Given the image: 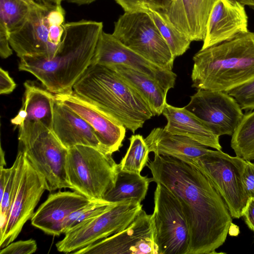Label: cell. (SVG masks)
I'll return each instance as SVG.
<instances>
[{
    "instance_id": "cell-3",
    "label": "cell",
    "mask_w": 254,
    "mask_h": 254,
    "mask_svg": "<svg viewBox=\"0 0 254 254\" xmlns=\"http://www.w3.org/2000/svg\"><path fill=\"white\" fill-rule=\"evenodd\" d=\"M72 92L133 133L154 116L141 95L109 66L90 64Z\"/></svg>"
},
{
    "instance_id": "cell-40",
    "label": "cell",
    "mask_w": 254,
    "mask_h": 254,
    "mask_svg": "<svg viewBox=\"0 0 254 254\" xmlns=\"http://www.w3.org/2000/svg\"><path fill=\"white\" fill-rule=\"evenodd\" d=\"M66 1L74 3L78 5H86L91 4L97 0H64Z\"/></svg>"
},
{
    "instance_id": "cell-28",
    "label": "cell",
    "mask_w": 254,
    "mask_h": 254,
    "mask_svg": "<svg viewBox=\"0 0 254 254\" xmlns=\"http://www.w3.org/2000/svg\"><path fill=\"white\" fill-rule=\"evenodd\" d=\"M127 153L119 164L120 170L140 174L149 162L148 147L141 135H132Z\"/></svg>"
},
{
    "instance_id": "cell-4",
    "label": "cell",
    "mask_w": 254,
    "mask_h": 254,
    "mask_svg": "<svg viewBox=\"0 0 254 254\" xmlns=\"http://www.w3.org/2000/svg\"><path fill=\"white\" fill-rule=\"evenodd\" d=\"M193 61L192 87L227 92L254 79V32L200 49Z\"/></svg>"
},
{
    "instance_id": "cell-10",
    "label": "cell",
    "mask_w": 254,
    "mask_h": 254,
    "mask_svg": "<svg viewBox=\"0 0 254 254\" xmlns=\"http://www.w3.org/2000/svg\"><path fill=\"white\" fill-rule=\"evenodd\" d=\"M153 214L158 254H188L190 231L178 198L166 187L156 184Z\"/></svg>"
},
{
    "instance_id": "cell-41",
    "label": "cell",
    "mask_w": 254,
    "mask_h": 254,
    "mask_svg": "<svg viewBox=\"0 0 254 254\" xmlns=\"http://www.w3.org/2000/svg\"><path fill=\"white\" fill-rule=\"evenodd\" d=\"M64 0H39L40 3L45 4H61L62 2Z\"/></svg>"
},
{
    "instance_id": "cell-13",
    "label": "cell",
    "mask_w": 254,
    "mask_h": 254,
    "mask_svg": "<svg viewBox=\"0 0 254 254\" xmlns=\"http://www.w3.org/2000/svg\"><path fill=\"white\" fill-rule=\"evenodd\" d=\"M72 253L158 254L153 214H148L142 209L124 230Z\"/></svg>"
},
{
    "instance_id": "cell-22",
    "label": "cell",
    "mask_w": 254,
    "mask_h": 254,
    "mask_svg": "<svg viewBox=\"0 0 254 254\" xmlns=\"http://www.w3.org/2000/svg\"><path fill=\"white\" fill-rule=\"evenodd\" d=\"M150 152L190 162L210 149L188 137L171 134L164 128L156 127L144 138Z\"/></svg>"
},
{
    "instance_id": "cell-42",
    "label": "cell",
    "mask_w": 254,
    "mask_h": 254,
    "mask_svg": "<svg viewBox=\"0 0 254 254\" xmlns=\"http://www.w3.org/2000/svg\"><path fill=\"white\" fill-rule=\"evenodd\" d=\"M244 5H248L254 8V0H237Z\"/></svg>"
},
{
    "instance_id": "cell-38",
    "label": "cell",
    "mask_w": 254,
    "mask_h": 254,
    "mask_svg": "<svg viewBox=\"0 0 254 254\" xmlns=\"http://www.w3.org/2000/svg\"><path fill=\"white\" fill-rule=\"evenodd\" d=\"M243 217L249 229L254 232V197L249 198Z\"/></svg>"
},
{
    "instance_id": "cell-32",
    "label": "cell",
    "mask_w": 254,
    "mask_h": 254,
    "mask_svg": "<svg viewBox=\"0 0 254 254\" xmlns=\"http://www.w3.org/2000/svg\"><path fill=\"white\" fill-rule=\"evenodd\" d=\"M238 102L242 110H254V79L227 92Z\"/></svg>"
},
{
    "instance_id": "cell-18",
    "label": "cell",
    "mask_w": 254,
    "mask_h": 254,
    "mask_svg": "<svg viewBox=\"0 0 254 254\" xmlns=\"http://www.w3.org/2000/svg\"><path fill=\"white\" fill-rule=\"evenodd\" d=\"M92 200L75 190L51 193L34 212L31 224L47 234L60 236L66 218Z\"/></svg>"
},
{
    "instance_id": "cell-29",
    "label": "cell",
    "mask_w": 254,
    "mask_h": 254,
    "mask_svg": "<svg viewBox=\"0 0 254 254\" xmlns=\"http://www.w3.org/2000/svg\"><path fill=\"white\" fill-rule=\"evenodd\" d=\"M24 156L23 152L19 149L15 160L12 166L8 168L3 192L0 197V235L2 234L7 222L11 201L15 194L21 173Z\"/></svg>"
},
{
    "instance_id": "cell-27",
    "label": "cell",
    "mask_w": 254,
    "mask_h": 254,
    "mask_svg": "<svg viewBox=\"0 0 254 254\" xmlns=\"http://www.w3.org/2000/svg\"><path fill=\"white\" fill-rule=\"evenodd\" d=\"M231 146L237 156L245 160H254V110L244 114L232 135Z\"/></svg>"
},
{
    "instance_id": "cell-1",
    "label": "cell",
    "mask_w": 254,
    "mask_h": 254,
    "mask_svg": "<svg viewBox=\"0 0 254 254\" xmlns=\"http://www.w3.org/2000/svg\"><path fill=\"white\" fill-rule=\"evenodd\" d=\"M152 181L179 200L190 231L188 254H211L225 242L232 224L226 204L207 176L194 164L154 155L147 165Z\"/></svg>"
},
{
    "instance_id": "cell-21",
    "label": "cell",
    "mask_w": 254,
    "mask_h": 254,
    "mask_svg": "<svg viewBox=\"0 0 254 254\" xmlns=\"http://www.w3.org/2000/svg\"><path fill=\"white\" fill-rule=\"evenodd\" d=\"M162 114L167 121L164 128L167 132L188 137L206 147L221 150L219 136L185 107H176L167 103Z\"/></svg>"
},
{
    "instance_id": "cell-36",
    "label": "cell",
    "mask_w": 254,
    "mask_h": 254,
    "mask_svg": "<svg viewBox=\"0 0 254 254\" xmlns=\"http://www.w3.org/2000/svg\"><path fill=\"white\" fill-rule=\"evenodd\" d=\"M16 87V83L10 76L8 72L0 69V94H8L11 93Z\"/></svg>"
},
{
    "instance_id": "cell-19",
    "label": "cell",
    "mask_w": 254,
    "mask_h": 254,
    "mask_svg": "<svg viewBox=\"0 0 254 254\" xmlns=\"http://www.w3.org/2000/svg\"><path fill=\"white\" fill-rule=\"evenodd\" d=\"M52 129L67 149L77 145H86L110 154L102 145L93 128L77 113L57 100L54 107Z\"/></svg>"
},
{
    "instance_id": "cell-24",
    "label": "cell",
    "mask_w": 254,
    "mask_h": 254,
    "mask_svg": "<svg viewBox=\"0 0 254 254\" xmlns=\"http://www.w3.org/2000/svg\"><path fill=\"white\" fill-rule=\"evenodd\" d=\"M112 67L144 99L154 116L162 114L166 102L167 92L155 80L137 70L123 64Z\"/></svg>"
},
{
    "instance_id": "cell-20",
    "label": "cell",
    "mask_w": 254,
    "mask_h": 254,
    "mask_svg": "<svg viewBox=\"0 0 254 254\" xmlns=\"http://www.w3.org/2000/svg\"><path fill=\"white\" fill-rule=\"evenodd\" d=\"M217 0H174L163 11L172 23L192 41H203L207 21Z\"/></svg>"
},
{
    "instance_id": "cell-25",
    "label": "cell",
    "mask_w": 254,
    "mask_h": 254,
    "mask_svg": "<svg viewBox=\"0 0 254 254\" xmlns=\"http://www.w3.org/2000/svg\"><path fill=\"white\" fill-rule=\"evenodd\" d=\"M151 178L140 174L119 170L115 186L104 196L103 200L118 203L128 200L141 202L147 194Z\"/></svg>"
},
{
    "instance_id": "cell-35",
    "label": "cell",
    "mask_w": 254,
    "mask_h": 254,
    "mask_svg": "<svg viewBox=\"0 0 254 254\" xmlns=\"http://www.w3.org/2000/svg\"><path fill=\"white\" fill-rule=\"evenodd\" d=\"M125 11H146V0H114Z\"/></svg>"
},
{
    "instance_id": "cell-43",
    "label": "cell",
    "mask_w": 254,
    "mask_h": 254,
    "mask_svg": "<svg viewBox=\"0 0 254 254\" xmlns=\"http://www.w3.org/2000/svg\"><path fill=\"white\" fill-rule=\"evenodd\" d=\"M26 3H27L30 6H37L39 5L41 3L39 0H21Z\"/></svg>"
},
{
    "instance_id": "cell-17",
    "label": "cell",
    "mask_w": 254,
    "mask_h": 254,
    "mask_svg": "<svg viewBox=\"0 0 254 254\" xmlns=\"http://www.w3.org/2000/svg\"><path fill=\"white\" fill-rule=\"evenodd\" d=\"M56 100L82 118L94 129L102 145L110 154L119 151L126 136L124 126L76 96L73 92L55 94Z\"/></svg>"
},
{
    "instance_id": "cell-6",
    "label": "cell",
    "mask_w": 254,
    "mask_h": 254,
    "mask_svg": "<svg viewBox=\"0 0 254 254\" xmlns=\"http://www.w3.org/2000/svg\"><path fill=\"white\" fill-rule=\"evenodd\" d=\"M119 170V165L111 154L86 145H77L68 149V181L73 190L90 199L103 200L115 186Z\"/></svg>"
},
{
    "instance_id": "cell-33",
    "label": "cell",
    "mask_w": 254,
    "mask_h": 254,
    "mask_svg": "<svg viewBox=\"0 0 254 254\" xmlns=\"http://www.w3.org/2000/svg\"><path fill=\"white\" fill-rule=\"evenodd\" d=\"M37 249L36 241L32 239L12 242L1 249L0 254H31Z\"/></svg>"
},
{
    "instance_id": "cell-5",
    "label": "cell",
    "mask_w": 254,
    "mask_h": 254,
    "mask_svg": "<svg viewBox=\"0 0 254 254\" xmlns=\"http://www.w3.org/2000/svg\"><path fill=\"white\" fill-rule=\"evenodd\" d=\"M20 148L44 179L47 190L63 188L72 190L66 174L68 149L42 122H24L19 127Z\"/></svg>"
},
{
    "instance_id": "cell-8",
    "label": "cell",
    "mask_w": 254,
    "mask_h": 254,
    "mask_svg": "<svg viewBox=\"0 0 254 254\" xmlns=\"http://www.w3.org/2000/svg\"><path fill=\"white\" fill-rule=\"evenodd\" d=\"M190 162L209 179L225 201L232 217H242L249 199L242 180L246 160L221 150L210 149Z\"/></svg>"
},
{
    "instance_id": "cell-9",
    "label": "cell",
    "mask_w": 254,
    "mask_h": 254,
    "mask_svg": "<svg viewBox=\"0 0 254 254\" xmlns=\"http://www.w3.org/2000/svg\"><path fill=\"white\" fill-rule=\"evenodd\" d=\"M142 209L141 202L128 200L116 203L99 215L66 233L56 244L60 252L69 253L118 233L128 227Z\"/></svg>"
},
{
    "instance_id": "cell-7",
    "label": "cell",
    "mask_w": 254,
    "mask_h": 254,
    "mask_svg": "<svg viewBox=\"0 0 254 254\" xmlns=\"http://www.w3.org/2000/svg\"><path fill=\"white\" fill-rule=\"evenodd\" d=\"M112 34L147 60L172 70L175 58L146 11H125L115 22Z\"/></svg>"
},
{
    "instance_id": "cell-30",
    "label": "cell",
    "mask_w": 254,
    "mask_h": 254,
    "mask_svg": "<svg viewBox=\"0 0 254 254\" xmlns=\"http://www.w3.org/2000/svg\"><path fill=\"white\" fill-rule=\"evenodd\" d=\"M30 7L21 0H0V26L10 33L23 22Z\"/></svg>"
},
{
    "instance_id": "cell-11",
    "label": "cell",
    "mask_w": 254,
    "mask_h": 254,
    "mask_svg": "<svg viewBox=\"0 0 254 254\" xmlns=\"http://www.w3.org/2000/svg\"><path fill=\"white\" fill-rule=\"evenodd\" d=\"M45 190H47V188L44 179L31 164L24 153L21 173L6 224L2 234L0 235L1 249L13 242L25 223L31 219L34 209Z\"/></svg>"
},
{
    "instance_id": "cell-2",
    "label": "cell",
    "mask_w": 254,
    "mask_h": 254,
    "mask_svg": "<svg viewBox=\"0 0 254 254\" xmlns=\"http://www.w3.org/2000/svg\"><path fill=\"white\" fill-rule=\"evenodd\" d=\"M103 29L102 22L82 19L65 23L60 47L54 58H21L19 70L33 74L54 94L71 93L91 64Z\"/></svg>"
},
{
    "instance_id": "cell-31",
    "label": "cell",
    "mask_w": 254,
    "mask_h": 254,
    "mask_svg": "<svg viewBox=\"0 0 254 254\" xmlns=\"http://www.w3.org/2000/svg\"><path fill=\"white\" fill-rule=\"evenodd\" d=\"M115 203L103 200H92L71 213L66 218L63 225V233L65 234L80 224L99 215L109 209Z\"/></svg>"
},
{
    "instance_id": "cell-16",
    "label": "cell",
    "mask_w": 254,
    "mask_h": 254,
    "mask_svg": "<svg viewBox=\"0 0 254 254\" xmlns=\"http://www.w3.org/2000/svg\"><path fill=\"white\" fill-rule=\"evenodd\" d=\"M245 5L237 0H217L210 14L201 49L231 40L249 31Z\"/></svg>"
},
{
    "instance_id": "cell-12",
    "label": "cell",
    "mask_w": 254,
    "mask_h": 254,
    "mask_svg": "<svg viewBox=\"0 0 254 254\" xmlns=\"http://www.w3.org/2000/svg\"><path fill=\"white\" fill-rule=\"evenodd\" d=\"M184 107L219 137L232 136L244 115L237 101L227 92L220 91L198 89Z\"/></svg>"
},
{
    "instance_id": "cell-14",
    "label": "cell",
    "mask_w": 254,
    "mask_h": 254,
    "mask_svg": "<svg viewBox=\"0 0 254 254\" xmlns=\"http://www.w3.org/2000/svg\"><path fill=\"white\" fill-rule=\"evenodd\" d=\"M54 5L41 3L31 6L23 22L9 33L10 46L19 58L28 57L50 60L58 52L60 48L53 45L49 38L51 25L48 15Z\"/></svg>"
},
{
    "instance_id": "cell-39",
    "label": "cell",
    "mask_w": 254,
    "mask_h": 254,
    "mask_svg": "<svg viewBox=\"0 0 254 254\" xmlns=\"http://www.w3.org/2000/svg\"><path fill=\"white\" fill-rule=\"evenodd\" d=\"M148 8L165 11L174 0H146Z\"/></svg>"
},
{
    "instance_id": "cell-34",
    "label": "cell",
    "mask_w": 254,
    "mask_h": 254,
    "mask_svg": "<svg viewBox=\"0 0 254 254\" xmlns=\"http://www.w3.org/2000/svg\"><path fill=\"white\" fill-rule=\"evenodd\" d=\"M242 180L248 197H254V163L251 161L246 160Z\"/></svg>"
},
{
    "instance_id": "cell-15",
    "label": "cell",
    "mask_w": 254,
    "mask_h": 254,
    "mask_svg": "<svg viewBox=\"0 0 254 254\" xmlns=\"http://www.w3.org/2000/svg\"><path fill=\"white\" fill-rule=\"evenodd\" d=\"M107 66L123 64L154 79L167 91L174 87L177 75L164 69L129 49L112 34H101L91 64Z\"/></svg>"
},
{
    "instance_id": "cell-23",
    "label": "cell",
    "mask_w": 254,
    "mask_h": 254,
    "mask_svg": "<svg viewBox=\"0 0 254 254\" xmlns=\"http://www.w3.org/2000/svg\"><path fill=\"white\" fill-rule=\"evenodd\" d=\"M24 86L21 108L11 123L16 127L24 122H40L52 129L55 95L32 81H25Z\"/></svg>"
},
{
    "instance_id": "cell-37",
    "label": "cell",
    "mask_w": 254,
    "mask_h": 254,
    "mask_svg": "<svg viewBox=\"0 0 254 254\" xmlns=\"http://www.w3.org/2000/svg\"><path fill=\"white\" fill-rule=\"evenodd\" d=\"M8 31L0 26V56L1 58L6 59L12 54V49L9 42Z\"/></svg>"
},
{
    "instance_id": "cell-44",
    "label": "cell",
    "mask_w": 254,
    "mask_h": 254,
    "mask_svg": "<svg viewBox=\"0 0 254 254\" xmlns=\"http://www.w3.org/2000/svg\"><path fill=\"white\" fill-rule=\"evenodd\" d=\"M0 168L4 167L6 165V162L4 158V152L2 150L1 146L0 147Z\"/></svg>"
},
{
    "instance_id": "cell-26",
    "label": "cell",
    "mask_w": 254,
    "mask_h": 254,
    "mask_svg": "<svg viewBox=\"0 0 254 254\" xmlns=\"http://www.w3.org/2000/svg\"><path fill=\"white\" fill-rule=\"evenodd\" d=\"M146 11L154 21L174 58L186 53L191 42L190 39L172 23L163 11L150 8H147Z\"/></svg>"
}]
</instances>
